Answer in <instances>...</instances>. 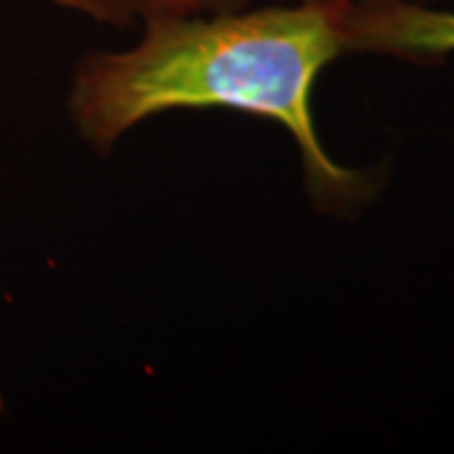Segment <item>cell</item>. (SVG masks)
I'll return each instance as SVG.
<instances>
[{
    "label": "cell",
    "mask_w": 454,
    "mask_h": 454,
    "mask_svg": "<svg viewBox=\"0 0 454 454\" xmlns=\"http://www.w3.org/2000/svg\"><path fill=\"white\" fill-rule=\"evenodd\" d=\"M348 51L412 64L442 61L454 55V11L425 0H351Z\"/></svg>",
    "instance_id": "obj_2"
},
{
    "label": "cell",
    "mask_w": 454,
    "mask_h": 454,
    "mask_svg": "<svg viewBox=\"0 0 454 454\" xmlns=\"http://www.w3.org/2000/svg\"><path fill=\"white\" fill-rule=\"evenodd\" d=\"M112 27H144L164 17L217 13L247 7L248 0H43Z\"/></svg>",
    "instance_id": "obj_3"
},
{
    "label": "cell",
    "mask_w": 454,
    "mask_h": 454,
    "mask_svg": "<svg viewBox=\"0 0 454 454\" xmlns=\"http://www.w3.org/2000/svg\"><path fill=\"white\" fill-rule=\"evenodd\" d=\"M4 411V402H3V394H0V412Z\"/></svg>",
    "instance_id": "obj_4"
},
{
    "label": "cell",
    "mask_w": 454,
    "mask_h": 454,
    "mask_svg": "<svg viewBox=\"0 0 454 454\" xmlns=\"http://www.w3.org/2000/svg\"><path fill=\"white\" fill-rule=\"evenodd\" d=\"M351 0H299L261 9L164 17L121 51H95L74 67L67 114L93 150L110 152L141 122L179 110L265 118L299 147L317 211L345 215L377 194L372 170L328 154L314 121L320 74L348 55Z\"/></svg>",
    "instance_id": "obj_1"
},
{
    "label": "cell",
    "mask_w": 454,
    "mask_h": 454,
    "mask_svg": "<svg viewBox=\"0 0 454 454\" xmlns=\"http://www.w3.org/2000/svg\"><path fill=\"white\" fill-rule=\"evenodd\" d=\"M425 3H434V0H425Z\"/></svg>",
    "instance_id": "obj_5"
}]
</instances>
